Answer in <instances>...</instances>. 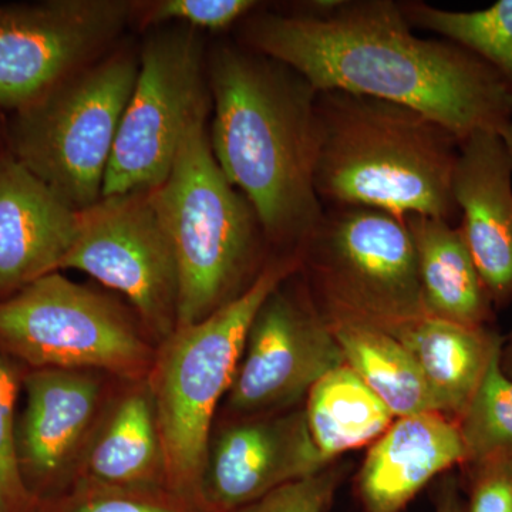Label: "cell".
<instances>
[{
    "instance_id": "cell-10",
    "label": "cell",
    "mask_w": 512,
    "mask_h": 512,
    "mask_svg": "<svg viewBox=\"0 0 512 512\" xmlns=\"http://www.w3.org/2000/svg\"><path fill=\"white\" fill-rule=\"evenodd\" d=\"M62 269L82 271L126 295L157 336L167 339L177 328V261L153 192L103 197L80 212Z\"/></svg>"
},
{
    "instance_id": "cell-33",
    "label": "cell",
    "mask_w": 512,
    "mask_h": 512,
    "mask_svg": "<svg viewBox=\"0 0 512 512\" xmlns=\"http://www.w3.org/2000/svg\"><path fill=\"white\" fill-rule=\"evenodd\" d=\"M0 512H5V511L2 510V507H0Z\"/></svg>"
},
{
    "instance_id": "cell-2",
    "label": "cell",
    "mask_w": 512,
    "mask_h": 512,
    "mask_svg": "<svg viewBox=\"0 0 512 512\" xmlns=\"http://www.w3.org/2000/svg\"><path fill=\"white\" fill-rule=\"evenodd\" d=\"M207 69L215 160L254 207L269 245L298 254L323 214L315 188L318 90L241 43L217 47Z\"/></svg>"
},
{
    "instance_id": "cell-9",
    "label": "cell",
    "mask_w": 512,
    "mask_h": 512,
    "mask_svg": "<svg viewBox=\"0 0 512 512\" xmlns=\"http://www.w3.org/2000/svg\"><path fill=\"white\" fill-rule=\"evenodd\" d=\"M0 353L30 369H104L138 377L150 349L126 311L60 272L0 301Z\"/></svg>"
},
{
    "instance_id": "cell-26",
    "label": "cell",
    "mask_w": 512,
    "mask_h": 512,
    "mask_svg": "<svg viewBox=\"0 0 512 512\" xmlns=\"http://www.w3.org/2000/svg\"><path fill=\"white\" fill-rule=\"evenodd\" d=\"M259 5L255 0H157L137 2L136 15L147 26L177 20L195 30L220 32L247 19Z\"/></svg>"
},
{
    "instance_id": "cell-1",
    "label": "cell",
    "mask_w": 512,
    "mask_h": 512,
    "mask_svg": "<svg viewBox=\"0 0 512 512\" xmlns=\"http://www.w3.org/2000/svg\"><path fill=\"white\" fill-rule=\"evenodd\" d=\"M298 12H256L239 43L302 74L318 92L403 104L460 140L512 123V92L490 64L444 39L414 35L399 2L316 0Z\"/></svg>"
},
{
    "instance_id": "cell-21",
    "label": "cell",
    "mask_w": 512,
    "mask_h": 512,
    "mask_svg": "<svg viewBox=\"0 0 512 512\" xmlns=\"http://www.w3.org/2000/svg\"><path fill=\"white\" fill-rule=\"evenodd\" d=\"M330 328L342 349L345 365L375 392L396 419L441 413L416 360L399 340L367 326L343 323Z\"/></svg>"
},
{
    "instance_id": "cell-25",
    "label": "cell",
    "mask_w": 512,
    "mask_h": 512,
    "mask_svg": "<svg viewBox=\"0 0 512 512\" xmlns=\"http://www.w3.org/2000/svg\"><path fill=\"white\" fill-rule=\"evenodd\" d=\"M19 383L18 370L0 353V507L5 512H37V501L23 483L16 453Z\"/></svg>"
},
{
    "instance_id": "cell-17",
    "label": "cell",
    "mask_w": 512,
    "mask_h": 512,
    "mask_svg": "<svg viewBox=\"0 0 512 512\" xmlns=\"http://www.w3.org/2000/svg\"><path fill=\"white\" fill-rule=\"evenodd\" d=\"M464 461L457 420L441 413L400 417L367 453L357 491L366 512H400L434 477Z\"/></svg>"
},
{
    "instance_id": "cell-30",
    "label": "cell",
    "mask_w": 512,
    "mask_h": 512,
    "mask_svg": "<svg viewBox=\"0 0 512 512\" xmlns=\"http://www.w3.org/2000/svg\"><path fill=\"white\" fill-rule=\"evenodd\" d=\"M436 512H466V500L461 495L457 478L448 477L441 487Z\"/></svg>"
},
{
    "instance_id": "cell-19",
    "label": "cell",
    "mask_w": 512,
    "mask_h": 512,
    "mask_svg": "<svg viewBox=\"0 0 512 512\" xmlns=\"http://www.w3.org/2000/svg\"><path fill=\"white\" fill-rule=\"evenodd\" d=\"M416 249L427 315L466 326H490L495 306L463 232L453 222L404 215Z\"/></svg>"
},
{
    "instance_id": "cell-5",
    "label": "cell",
    "mask_w": 512,
    "mask_h": 512,
    "mask_svg": "<svg viewBox=\"0 0 512 512\" xmlns=\"http://www.w3.org/2000/svg\"><path fill=\"white\" fill-rule=\"evenodd\" d=\"M299 269V254L271 259L235 301L165 339L154 383L156 420L165 471L180 493L201 494L212 420L234 383L252 320Z\"/></svg>"
},
{
    "instance_id": "cell-16",
    "label": "cell",
    "mask_w": 512,
    "mask_h": 512,
    "mask_svg": "<svg viewBox=\"0 0 512 512\" xmlns=\"http://www.w3.org/2000/svg\"><path fill=\"white\" fill-rule=\"evenodd\" d=\"M22 383L26 406L16 426V453L23 483L36 500L37 491L62 473L92 421L99 383L64 369L30 370Z\"/></svg>"
},
{
    "instance_id": "cell-23",
    "label": "cell",
    "mask_w": 512,
    "mask_h": 512,
    "mask_svg": "<svg viewBox=\"0 0 512 512\" xmlns=\"http://www.w3.org/2000/svg\"><path fill=\"white\" fill-rule=\"evenodd\" d=\"M161 453L156 412L144 394L120 404L90 457L94 477L113 484L144 480Z\"/></svg>"
},
{
    "instance_id": "cell-24",
    "label": "cell",
    "mask_w": 512,
    "mask_h": 512,
    "mask_svg": "<svg viewBox=\"0 0 512 512\" xmlns=\"http://www.w3.org/2000/svg\"><path fill=\"white\" fill-rule=\"evenodd\" d=\"M501 348L494 353L480 386L457 419L466 448L464 466L512 454V379L501 369Z\"/></svg>"
},
{
    "instance_id": "cell-3",
    "label": "cell",
    "mask_w": 512,
    "mask_h": 512,
    "mask_svg": "<svg viewBox=\"0 0 512 512\" xmlns=\"http://www.w3.org/2000/svg\"><path fill=\"white\" fill-rule=\"evenodd\" d=\"M315 188L323 207H369L454 222L461 140L426 114L328 90L316 96Z\"/></svg>"
},
{
    "instance_id": "cell-20",
    "label": "cell",
    "mask_w": 512,
    "mask_h": 512,
    "mask_svg": "<svg viewBox=\"0 0 512 512\" xmlns=\"http://www.w3.org/2000/svg\"><path fill=\"white\" fill-rule=\"evenodd\" d=\"M305 414L313 443L328 464L340 454L375 443L396 420L348 365L332 370L312 387Z\"/></svg>"
},
{
    "instance_id": "cell-11",
    "label": "cell",
    "mask_w": 512,
    "mask_h": 512,
    "mask_svg": "<svg viewBox=\"0 0 512 512\" xmlns=\"http://www.w3.org/2000/svg\"><path fill=\"white\" fill-rule=\"evenodd\" d=\"M136 13L127 0L0 5V106L23 109L100 60Z\"/></svg>"
},
{
    "instance_id": "cell-32",
    "label": "cell",
    "mask_w": 512,
    "mask_h": 512,
    "mask_svg": "<svg viewBox=\"0 0 512 512\" xmlns=\"http://www.w3.org/2000/svg\"><path fill=\"white\" fill-rule=\"evenodd\" d=\"M500 136L503 138L505 147H507L508 154H510V158L512 161V123L505 126L503 130L500 131Z\"/></svg>"
},
{
    "instance_id": "cell-31",
    "label": "cell",
    "mask_w": 512,
    "mask_h": 512,
    "mask_svg": "<svg viewBox=\"0 0 512 512\" xmlns=\"http://www.w3.org/2000/svg\"><path fill=\"white\" fill-rule=\"evenodd\" d=\"M501 369L512 379V333L504 338L503 348H501Z\"/></svg>"
},
{
    "instance_id": "cell-13",
    "label": "cell",
    "mask_w": 512,
    "mask_h": 512,
    "mask_svg": "<svg viewBox=\"0 0 512 512\" xmlns=\"http://www.w3.org/2000/svg\"><path fill=\"white\" fill-rule=\"evenodd\" d=\"M330 466L313 443L305 409L238 423L208 450L201 495L231 512Z\"/></svg>"
},
{
    "instance_id": "cell-22",
    "label": "cell",
    "mask_w": 512,
    "mask_h": 512,
    "mask_svg": "<svg viewBox=\"0 0 512 512\" xmlns=\"http://www.w3.org/2000/svg\"><path fill=\"white\" fill-rule=\"evenodd\" d=\"M412 28L464 47L500 74L512 92V0L474 12H453L424 2H399Z\"/></svg>"
},
{
    "instance_id": "cell-4",
    "label": "cell",
    "mask_w": 512,
    "mask_h": 512,
    "mask_svg": "<svg viewBox=\"0 0 512 512\" xmlns=\"http://www.w3.org/2000/svg\"><path fill=\"white\" fill-rule=\"evenodd\" d=\"M151 192L173 245L177 328H185L254 284L269 242L254 207L215 160L207 120L190 128L167 180Z\"/></svg>"
},
{
    "instance_id": "cell-15",
    "label": "cell",
    "mask_w": 512,
    "mask_h": 512,
    "mask_svg": "<svg viewBox=\"0 0 512 512\" xmlns=\"http://www.w3.org/2000/svg\"><path fill=\"white\" fill-rule=\"evenodd\" d=\"M79 225L80 212L13 154L0 156V301L59 272Z\"/></svg>"
},
{
    "instance_id": "cell-12",
    "label": "cell",
    "mask_w": 512,
    "mask_h": 512,
    "mask_svg": "<svg viewBox=\"0 0 512 512\" xmlns=\"http://www.w3.org/2000/svg\"><path fill=\"white\" fill-rule=\"evenodd\" d=\"M299 272L289 276L252 320L229 409L255 414L301 402L332 370L345 365L342 349Z\"/></svg>"
},
{
    "instance_id": "cell-27",
    "label": "cell",
    "mask_w": 512,
    "mask_h": 512,
    "mask_svg": "<svg viewBox=\"0 0 512 512\" xmlns=\"http://www.w3.org/2000/svg\"><path fill=\"white\" fill-rule=\"evenodd\" d=\"M340 480V470L328 466L311 477L276 488L254 503L231 512H325L335 497Z\"/></svg>"
},
{
    "instance_id": "cell-7",
    "label": "cell",
    "mask_w": 512,
    "mask_h": 512,
    "mask_svg": "<svg viewBox=\"0 0 512 512\" xmlns=\"http://www.w3.org/2000/svg\"><path fill=\"white\" fill-rule=\"evenodd\" d=\"M138 69L140 59L127 52L101 57L16 111L13 156L74 211L103 198Z\"/></svg>"
},
{
    "instance_id": "cell-8",
    "label": "cell",
    "mask_w": 512,
    "mask_h": 512,
    "mask_svg": "<svg viewBox=\"0 0 512 512\" xmlns=\"http://www.w3.org/2000/svg\"><path fill=\"white\" fill-rule=\"evenodd\" d=\"M212 109L204 45L197 30L161 29L140 55L104 177L103 197L156 190L167 180L190 128Z\"/></svg>"
},
{
    "instance_id": "cell-14",
    "label": "cell",
    "mask_w": 512,
    "mask_h": 512,
    "mask_svg": "<svg viewBox=\"0 0 512 512\" xmlns=\"http://www.w3.org/2000/svg\"><path fill=\"white\" fill-rule=\"evenodd\" d=\"M461 232L495 309L512 301V161L500 134L461 140L453 174Z\"/></svg>"
},
{
    "instance_id": "cell-28",
    "label": "cell",
    "mask_w": 512,
    "mask_h": 512,
    "mask_svg": "<svg viewBox=\"0 0 512 512\" xmlns=\"http://www.w3.org/2000/svg\"><path fill=\"white\" fill-rule=\"evenodd\" d=\"M466 512H512V454L466 466Z\"/></svg>"
},
{
    "instance_id": "cell-18",
    "label": "cell",
    "mask_w": 512,
    "mask_h": 512,
    "mask_svg": "<svg viewBox=\"0 0 512 512\" xmlns=\"http://www.w3.org/2000/svg\"><path fill=\"white\" fill-rule=\"evenodd\" d=\"M416 360L441 413L457 420L474 396L504 338L490 326L423 316L389 332Z\"/></svg>"
},
{
    "instance_id": "cell-6",
    "label": "cell",
    "mask_w": 512,
    "mask_h": 512,
    "mask_svg": "<svg viewBox=\"0 0 512 512\" xmlns=\"http://www.w3.org/2000/svg\"><path fill=\"white\" fill-rule=\"evenodd\" d=\"M303 282L332 325L389 333L427 316L406 218L369 207H323L299 249Z\"/></svg>"
},
{
    "instance_id": "cell-29",
    "label": "cell",
    "mask_w": 512,
    "mask_h": 512,
    "mask_svg": "<svg viewBox=\"0 0 512 512\" xmlns=\"http://www.w3.org/2000/svg\"><path fill=\"white\" fill-rule=\"evenodd\" d=\"M74 512H178L164 505L126 497L96 498Z\"/></svg>"
}]
</instances>
